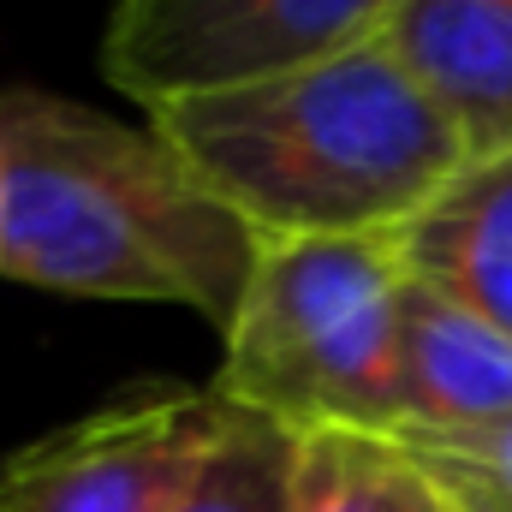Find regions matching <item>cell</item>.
Here are the masks:
<instances>
[{"mask_svg": "<svg viewBox=\"0 0 512 512\" xmlns=\"http://www.w3.org/2000/svg\"><path fill=\"white\" fill-rule=\"evenodd\" d=\"M399 233L256 239L209 393L292 435L399 423Z\"/></svg>", "mask_w": 512, "mask_h": 512, "instance_id": "3957f363", "label": "cell"}, {"mask_svg": "<svg viewBox=\"0 0 512 512\" xmlns=\"http://www.w3.org/2000/svg\"><path fill=\"white\" fill-rule=\"evenodd\" d=\"M405 268L512 334V155L471 161L405 233Z\"/></svg>", "mask_w": 512, "mask_h": 512, "instance_id": "ba28073f", "label": "cell"}, {"mask_svg": "<svg viewBox=\"0 0 512 512\" xmlns=\"http://www.w3.org/2000/svg\"><path fill=\"white\" fill-rule=\"evenodd\" d=\"M459 501V512H512V417L465 435H399Z\"/></svg>", "mask_w": 512, "mask_h": 512, "instance_id": "8fae6325", "label": "cell"}, {"mask_svg": "<svg viewBox=\"0 0 512 512\" xmlns=\"http://www.w3.org/2000/svg\"><path fill=\"white\" fill-rule=\"evenodd\" d=\"M292 459H298L292 429L233 411L215 453L203 459L197 483L173 512H292Z\"/></svg>", "mask_w": 512, "mask_h": 512, "instance_id": "30bf717a", "label": "cell"}, {"mask_svg": "<svg viewBox=\"0 0 512 512\" xmlns=\"http://www.w3.org/2000/svg\"><path fill=\"white\" fill-rule=\"evenodd\" d=\"M233 405L209 387L149 382L0 459V512H173Z\"/></svg>", "mask_w": 512, "mask_h": 512, "instance_id": "5b68a950", "label": "cell"}, {"mask_svg": "<svg viewBox=\"0 0 512 512\" xmlns=\"http://www.w3.org/2000/svg\"><path fill=\"white\" fill-rule=\"evenodd\" d=\"M149 126L256 239L405 233L471 167L459 126L382 36L155 108Z\"/></svg>", "mask_w": 512, "mask_h": 512, "instance_id": "7a4b0ae2", "label": "cell"}, {"mask_svg": "<svg viewBox=\"0 0 512 512\" xmlns=\"http://www.w3.org/2000/svg\"><path fill=\"white\" fill-rule=\"evenodd\" d=\"M292 512H459V501L399 435L310 429L292 459Z\"/></svg>", "mask_w": 512, "mask_h": 512, "instance_id": "9c48e42d", "label": "cell"}, {"mask_svg": "<svg viewBox=\"0 0 512 512\" xmlns=\"http://www.w3.org/2000/svg\"><path fill=\"white\" fill-rule=\"evenodd\" d=\"M376 36L459 126L471 161L512 155V0H399Z\"/></svg>", "mask_w": 512, "mask_h": 512, "instance_id": "8992f818", "label": "cell"}, {"mask_svg": "<svg viewBox=\"0 0 512 512\" xmlns=\"http://www.w3.org/2000/svg\"><path fill=\"white\" fill-rule=\"evenodd\" d=\"M512 417V334L411 274L399 304L393 435H465Z\"/></svg>", "mask_w": 512, "mask_h": 512, "instance_id": "52a82bcc", "label": "cell"}, {"mask_svg": "<svg viewBox=\"0 0 512 512\" xmlns=\"http://www.w3.org/2000/svg\"><path fill=\"white\" fill-rule=\"evenodd\" d=\"M256 233L149 126L72 96H0V274L108 304H185L227 328Z\"/></svg>", "mask_w": 512, "mask_h": 512, "instance_id": "6da1fadb", "label": "cell"}, {"mask_svg": "<svg viewBox=\"0 0 512 512\" xmlns=\"http://www.w3.org/2000/svg\"><path fill=\"white\" fill-rule=\"evenodd\" d=\"M399 0H114L102 78L143 114L358 48Z\"/></svg>", "mask_w": 512, "mask_h": 512, "instance_id": "277c9868", "label": "cell"}]
</instances>
